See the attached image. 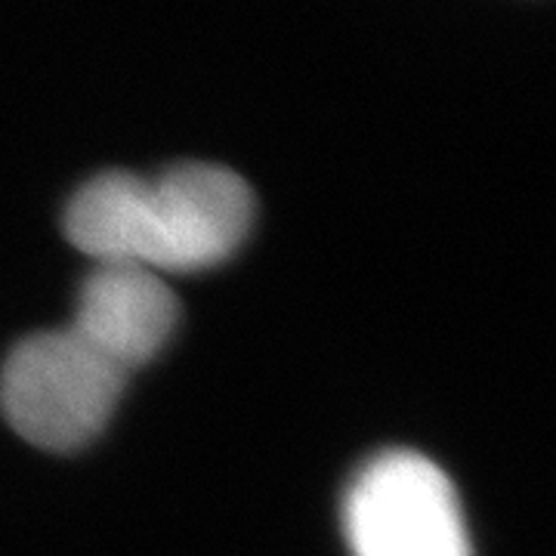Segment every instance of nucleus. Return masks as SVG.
I'll return each mask as SVG.
<instances>
[{
  "label": "nucleus",
  "mask_w": 556,
  "mask_h": 556,
  "mask_svg": "<svg viewBox=\"0 0 556 556\" xmlns=\"http://www.w3.org/2000/svg\"><path fill=\"white\" fill-rule=\"evenodd\" d=\"M254 223L248 182L219 164H174L155 177L109 170L84 182L65 211V236L97 263L155 276L201 273L229 260Z\"/></svg>",
  "instance_id": "f257e3e1"
},
{
  "label": "nucleus",
  "mask_w": 556,
  "mask_h": 556,
  "mask_svg": "<svg viewBox=\"0 0 556 556\" xmlns=\"http://www.w3.org/2000/svg\"><path fill=\"white\" fill-rule=\"evenodd\" d=\"M353 556H473L452 479L399 448L371 457L343 501Z\"/></svg>",
  "instance_id": "7ed1b4c3"
},
{
  "label": "nucleus",
  "mask_w": 556,
  "mask_h": 556,
  "mask_svg": "<svg viewBox=\"0 0 556 556\" xmlns=\"http://www.w3.org/2000/svg\"><path fill=\"white\" fill-rule=\"evenodd\" d=\"M177 318L179 303L164 278L139 266L97 263L80 285L68 328L130 375L167 346Z\"/></svg>",
  "instance_id": "20e7f679"
},
{
  "label": "nucleus",
  "mask_w": 556,
  "mask_h": 556,
  "mask_svg": "<svg viewBox=\"0 0 556 556\" xmlns=\"http://www.w3.org/2000/svg\"><path fill=\"white\" fill-rule=\"evenodd\" d=\"M127 378L68 325L40 331L3 362L0 412L25 442L72 452L105 430Z\"/></svg>",
  "instance_id": "f03ea898"
}]
</instances>
